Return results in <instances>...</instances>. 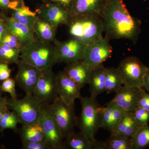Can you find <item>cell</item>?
<instances>
[{"label": "cell", "mask_w": 149, "mask_h": 149, "mask_svg": "<svg viewBox=\"0 0 149 149\" xmlns=\"http://www.w3.org/2000/svg\"><path fill=\"white\" fill-rule=\"evenodd\" d=\"M105 77V91L107 94L116 93L123 85L117 68H106Z\"/></svg>", "instance_id": "obj_26"}, {"label": "cell", "mask_w": 149, "mask_h": 149, "mask_svg": "<svg viewBox=\"0 0 149 149\" xmlns=\"http://www.w3.org/2000/svg\"><path fill=\"white\" fill-rule=\"evenodd\" d=\"M147 68L139 58L131 56L123 59L117 68L123 85L143 88Z\"/></svg>", "instance_id": "obj_7"}, {"label": "cell", "mask_w": 149, "mask_h": 149, "mask_svg": "<svg viewBox=\"0 0 149 149\" xmlns=\"http://www.w3.org/2000/svg\"><path fill=\"white\" fill-rule=\"evenodd\" d=\"M11 1H16L19 2L20 3H22L24 1V0H10Z\"/></svg>", "instance_id": "obj_43"}, {"label": "cell", "mask_w": 149, "mask_h": 149, "mask_svg": "<svg viewBox=\"0 0 149 149\" xmlns=\"http://www.w3.org/2000/svg\"><path fill=\"white\" fill-rule=\"evenodd\" d=\"M45 2H50L56 4L70 13L74 0H45Z\"/></svg>", "instance_id": "obj_36"}, {"label": "cell", "mask_w": 149, "mask_h": 149, "mask_svg": "<svg viewBox=\"0 0 149 149\" xmlns=\"http://www.w3.org/2000/svg\"><path fill=\"white\" fill-rule=\"evenodd\" d=\"M7 97H3L0 101V120L5 113L8 110V106L7 102Z\"/></svg>", "instance_id": "obj_39"}, {"label": "cell", "mask_w": 149, "mask_h": 149, "mask_svg": "<svg viewBox=\"0 0 149 149\" xmlns=\"http://www.w3.org/2000/svg\"><path fill=\"white\" fill-rule=\"evenodd\" d=\"M39 122L42 128L45 143L49 149H64V137L46 105L42 104Z\"/></svg>", "instance_id": "obj_8"}, {"label": "cell", "mask_w": 149, "mask_h": 149, "mask_svg": "<svg viewBox=\"0 0 149 149\" xmlns=\"http://www.w3.org/2000/svg\"><path fill=\"white\" fill-rule=\"evenodd\" d=\"M19 58L41 71L58 63L57 49L50 42L35 40L21 48Z\"/></svg>", "instance_id": "obj_2"}, {"label": "cell", "mask_w": 149, "mask_h": 149, "mask_svg": "<svg viewBox=\"0 0 149 149\" xmlns=\"http://www.w3.org/2000/svg\"><path fill=\"white\" fill-rule=\"evenodd\" d=\"M37 16L57 28L61 24H68L70 17L68 11L56 4L45 2L36 11Z\"/></svg>", "instance_id": "obj_14"}, {"label": "cell", "mask_w": 149, "mask_h": 149, "mask_svg": "<svg viewBox=\"0 0 149 149\" xmlns=\"http://www.w3.org/2000/svg\"><path fill=\"white\" fill-rule=\"evenodd\" d=\"M109 40L105 36L98 42L87 45L82 61L83 63L93 68L103 64L104 62L111 57L113 49Z\"/></svg>", "instance_id": "obj_10"}, {"label": "cell", "mask_w": 149, "mask_h": 149, "mask_svg": "<svg viewBox=\"0 0 149 149\" xmlns=\"http://www.w3.org/2000/svg\"><path fill=\"white\" fill-rule=\"evenodd\" d=\"M105 1L106 2H107L109 1L110 0H105Z\"/></svg>", "instance_id": "obj_44"}, {"label": "cell", "mask_w": 149, "mask_h": 149, "mask_svg": "<svg viewBox=\"0 0 149 149\" xmlns=\"http://www.w3.org/2000/svg\"><path fill=\"white\" fill-rule=\"evenodd\" d=\"M6 21L8 32L16 36L22 45L36 40L35 32L27 25L15 21L11 17L6 16Z\"/></svg>", "instance_id": "obj_20"}, {"label": "cell", "mask_w": 149, "mask_h": 149, "mask_svg": "<svg viewBox=\"0 0 149 149\" xmlns=\"http://www.w3.org/2000/svg\"><path fill=\"white\" fill-rule=\"evenodd\" d=\"M20 52V49H13L0 44V61L8 64H16L19 60Z\"/></svg>", "instance_id": "obj_30"}, {"label": "cell", "mask_w": 149, "mask_h": 149, "mask_svg": "<svg viewBox=\"0 0 149 149\" xmlns=\"http://www.w3.org/2000/svg\"><path fill=\"white\" fill-rule=\"evenodd\" d=\"M93 69L82 61H78L67 63L63 71L81 89L89 83Z\"/></svg>", "instance_id": "obj_18"}, {"label": "cell", "mask_w": 149, "mask_h": 149, "mask_svg": "<svg viewBox=\"0 0 149 149\" xmlns=\"http://www.w3.org/2000/svg\"><path fill=\"white\" fill-rule=\"evenodd\" d=\"M3 93V92L1 89V84H0V101H1V100L2 99H3V97H2V95Z\"/></svg>", "instance_id": "obj_42"}, {"label": "cell", "mask_w": 149, "mask_h": 149, "mask_svg": "<svg viewBox=\"0 0 149 149\" xmlns=\"http://www.w3.org/2000/svg\"><path fill=\"white\" fill-rule=\"evenodd\" d=\"M16 64L18 68L14 78L16 84L26 94H32L42 71L21 59Z\"/></svg>", "instance_id": "obj_13"}, {"label": "cell", "mask_w": 149, "mask_h": 149, "mask_svg": "<svg viewBox=\"0 0 149 149\" xmlns=\"http://www.w3.org/2000/svg\"><path fill=\"white\" fill-rule=\"evenodd\" d=\"M67 25L70 35L86 45H93L103 38V21L100 17L85 15L71 17Z\"/></svg>", "instance_id": "obj_3"}, {"label": "cell", "mask_w": 149, "mask_h": 149, "mask_svg": "<svg viewBox=\"0 0 149 149\" xmlns=\"http://www.w3.org/2000/svg\"><path fill=\"white\" fill-rule=\"evenodd\" d=\"M106 3L105 0H74L70 17L95 15L102 18Z\"/></svg>", "instance_id": "obj_16"}, {"label": "cell", "mask_w": 149, "mask_h": 149, "mask_svg": "<svg viewBox=\"0 0 149 149\" xmlns=\"http://www.w3.org/2000/svg\"><path fill=\"white\" fill-rule=\"evenodd\" d=\"M126 112L108 102L101 110V128L106 129L111 133L113 132Z\"/></svg>", "instance_id": "obj_19"}, {"label": "cell", "mask_w": 149, "mask_h": 149, "mask_svg": "<svg viewBox=\"0 0 149 149\" xmlns=\"http://www.w3.org/2000/svg\"><path fill=\"white\" fill-rule=\"evenodd\" d=\"M4 11L2 10L0 15V43L3 37L8 31L6 23V15L4 14Z\"/></svg>", "instance_id": "obj_38"}, {"label": "cell", "mask_w": 149, "mask_h": 149, "mask_svg": "<svg viewBox=\"0 0 149 149\" xmlns=\"http://www.w3.org/2000/svg\"><path fill=\"white\" fill-rule=\"evenodd\" d=\"M102 19L105 36L110 40L125 39L137 42L141 22L131 16L123 0H110L106 3Z\"/></svg>", "instance_id": "obj_1"}, {"label": "cell", "mask_w": 149, "mask_h": 149, "mask_svg": "<svg viewBox=\"0 0 149 149\" xmlns=\"http://www.w3.org/2000/svg\"><path fill=\"white\" fill-rule=\"evenodd\" d=\"M133 116L141 126L148 125L149 121V111L138 107L133 112Z\"/></svg>", "instance_id": "obj_33"}, {"label": "cell", "mask_w": 149, "mask_h": 149, "mask_svg": "<svg viewBox=\"0 0 149 149\" xmlns=\"http://www.w3.org/2000/svg\"><path fill=\"white\" fill-rule=\"evenodd\" d=\"M46 105L59 126L64 139L74 131L78 118L75 115V104H67L58 96L52 102Z\"/></svg>", "instance_id": "obj_6"}, {"label": "cell", "mask_w": 149, "mask_h": 149, "mask_svg": "<svg viewBox=\"0 0 149 149\" xmlns=\"http://www.w3.org/2000/svg\"><path fill=\"white\" fill-rule=\"evenodd\" d=\"M10 0H0V10L5 12L9 10Z\"/></svg>", "instance_id": "obj_40"}, {"label": "cell", "mask_w": 149, "mask_h": 149, "mask_svg": "<svg viewBox=\"0 0 149 149\" xmlns=\"http://www.w3.org/2000/svg\"><path fill=\"white\" fill-rule=\"evenodd\" d=\"M105 71L106 68L103 64L92 69L88 83L91 97L96 98L105 91Z\"/></svg>", "instance_id": "obj_21"}, {"label": "cell", "mask_w": 149, "mask_h": 149, "mask_svg": "<svg viewBox=\"0 0 149 149\" xmlns=\"http://www.w3.org/2000/svg\"><path fill=\"white\" fill-rule=\"evenodd\" d=\"M141 127L133 113L126 112L111 135L131 138Z\"/></svg>", "instance_id": "obj_22"}, {"label": "cell", "mask_w": 149, "mask_h": 149, "mask_svg": "<svg viewBox=\"0 0 149 149\" xmlns=\"http://www.w3.org/2000/svg\"><path fill=\"white\" fill-rule=\"evenodd\" d=\"M143 88L123 85L116 92L109 102L126 112L133 113L138 107Z\"/></svg>", "instance_id": "obj_12"}, {"label": "cell", "mask_w": 149, "mask_h": 149, "mask_svg": "<svg viewBox=\"0 0 149 149\" xmlns=\"http://www.w3.org/2000/svg\"><path fill=\"white\" fill-rule=\"evenodd\" d=\"M0 44L8 46L13 49H20L23 47L18 38L11 33L8 31L3 37Z\"/></svg>", "instance_id": "obj_32"}, {"label": "cell", "mask_w": 149, "mask_h": 149, "mask_svg": "<svg viewBox=\"0 0 149 149\" xmlns=\"http://www.w3.org/2000/svg\"><path fill=\"white\" fill-rule=\"evenodd\" d=\"M56 77L59 97L67 104H75V100L81 97V89L63 71H59Z\"/></svg>", "instance_id": "obj_15"}, {"label": "cell", "mask_w": 149, "mask_h": 149, "mask_svg": "<svg viewBox=\"0 0 149 149\" xmlns=\"http://www.w3.org/2000/svg\"><path fill=\"white\" fill-rule=\"evenodd\" d=\"M8 65L0 62V82L10 77L12 70L9 68Z\"/></svg>", "instance_id": "obj_34"}, {"label": "cell", "mask_w": 149, "mask_h": 149, "mask_svg": "<svg viewBox=\"0 0 149 149\" xmlns=\"http://www.w3.org/2000/svg\"><path fill=\"white\" fill-rule=\"evenodd\" d=\"M80 99L82 111L77 126L90 140L95 141V135L101 125L102 107L96 98L81 96Z\"/></svg>", "instance_id": "obj_4"}, {"label": "cell", "mask_w": 149, "mask_h": 149, "mask_svg": "<svg viewBox=\"0 0 149 149\" xmlns=\"http://www.w3.org/2000/svg\"><path fill=\"white\" fill-rule=\"evenodd\" d=\"M8 107L16 113L19 123L27 125L39 122L42 104L32 94H26L23 98L7 99Z\"/></svg>", "instance_id": "obj_5"}, {"label": "cell", "mask_w": 149, "mask_h": 149, "mask_svg": "<svg viewBox=\"0 0 149 149\" xmlns=\"http://www.w3.org/2000/svg\"><path fill=\"white\" fill-rule=\"evenodd\" d=\"M0 62H1V61H0Z\"/></svg>", "instance_id": "obj_46"}, {"label": "cell", "mask_w": 149, "mask_h": 149, "mask_svg": "<svg viewBox=\"0 0 149 149\" xmlns=\"http://www.w3.org/2000/svg\"><path fill=\"white\" fill-rule=\"evenodd\" d=\"M11 17L15 21L25 24L34 31V25L38 17L36 12H33L27 6L24 2L15 9L10 10Z\"/></svg>", "instance_id": "obj_24"}, {"label": "cell", "mask_w": 149, "mask_h": 149, "mask_svg": "<svg viewBox=\"0 0 149 149\" xmlns=\"http://www.w3.org/2000/svg\"><path fill=\"white\" fill-rule=\"evenodd\" d=\"M22 143L44 142L45 143L42 128L40 122L32 124L22 125L18 129Z\"/></svg>", "instance_id": "obj_23"}, {"label": "cell", "mask_w": 149, "mask_h": 149, "mask_svg": "<svg viewBox=\"0 0 149 149\" xmlns=\"http://www.w3.org/2000/svg\"><path fill=\"white\" fill-rule=\"evenodd\" d=\"M132 143L131 138L111 135L104 142L105 149H132Z\"/></svg>", "instance_id": "obj_28"}, {"label": "cell", "mask_w": 149, "mask_h": 149, "mask_svg": "<svg viewBox=\"0 0 149 149\" xmlns=\"http://www.w3.org/2000/svg\"><path fill=\"white\" fill-rule=\"evenodd\" d=\"M138 107L149 111V93H146L144 90L142 92L138 104Z\"/></svg>", "instance_id": "obj_37"}, {"label": "cell", "mask_w": 149, "mask_h": 149, "mask_svg": "<svg viewBox=\"0 0 149 149\" xmlns=\"http://www.w3.org/2000/svg\"><path fill=\"white\" fill-rule=\"evenodd\" d=\"M143 88L146 89L149 93V68H147L144 77Z\"/></svg>", "instance_id": "obj_41"}, {"label": "cell", "mask_w": 149, "mask_h": 149, "mask_svg": "<svg viewBox=\"0 0 149 149\" xmlns=\"http://www.w3.org/2000/svg\"><path fill=\"white\" fill-rule=\"evenodd\" d=\"M22 149H49L45 142H34L22 144Z\"/></svg>", "instance_id": "obj_35"}, {"label": "cell", "mask_w": 149, "mask_h": 149, "mask_svg": "<svg viewBox=\"0 0 149 149\" xmlns=\"http://www.w3.org/2000/svg\"><path fill=\"white\" fill-rule=\"evenodd\" d=\"M56 28L48 22L37 17L34 25V32L39 40L53 43L56 40Z\"/></svg>", "instance_id": "obj_25"}, {"label": "cell", "mask_w": 149, "mask_h": 149, "mask_svg": "<svg viewBox=\"0 0 149 149\" xmlns=\"http://www.w3.org/2000/svg\"><path fill=\"white\" fill-rule=\"evenodd\" d=\"M32 94L45 105L51 104L58 97L56 74L52 68L42 71Z\"/></svg>", "instance_id": "obj_9"}, {"label": "cell", "mask_w": 149, "mask_h": 149, "mask_svg": "<svg viewBox=\"0 0 149 149\" xmlns=\"http://www.w3.org/2000/svg\"><path fill=\"white\" fill-rule=\"evenodd\" d=\"M2 12V10H0V15H1V13Z\"/></svg>", "instance_id": "obj_45"}, {"label": "cell", "mask_w": 149, "mask_h": 149, "mask_svg": "<svg viewBox=\"0 0 149 149\" xmlns=\"http://www.w3.org/2000/svg\"><path fill=\"white\" fill-rule=\"evenodd\" d=\"M19 123L18 116L13 111L8 110L0 120V133L2 135L7 129H11L15 133H18L17 124Z\"/></svg>", "instance_id": "obj_29"}, {"label": "cell", "mask_w": 149, "mask_h": 149, "mask_svg": "<svg viewBox=\"0 0 149 149\" xmlns=\"http://www.w3.org/2000/svg\"><path fill=\"white\" fill-rule=\"evenodd\" d=\"M132 139V149H143L149 146V126H141Z\"/></svg>", "instance_id": "obj_27"}, {"label": "cell", "mask_w": 149, "mask_h": 149, "mask_svg": "<svg viewBox=\"0 0 149 149\" xmlns=\"http://www.w3.org/2000/svg\"><path fill=\"white\" fill-rule=\"evenodd\" d=\"M64 149H105L104 142L92 141L81 132L73 131L65 138Z\"/></svg>", "instance_id": "obj_17"}, {"label": "cell", "mask_w": 149, "mask_h": 149, "mask_svg": "<svg viewBox=\"0 0 149 149\" xmlns=\"http://www.w3.org/2000/svg\"><path fill=\"white\" fill-rule=\"evenodd\" d=\"M16 84V82L15 79L9 77L2 81L1 84V89L3 92L9 94L11 98L15 100L17 99L15 90Z\"/></svg>", "instance_id": "obj_31"}, {"label": "cell", "mask_w": 149, "mask_h": 149, "mask_svg": "<svg viewBox=\"0 0 149 149\" xmlns=\"http://www.w3.org/2000/svg\"><path fill=\"white\" fill-rule=\"evenodd\" d=\"M53 43L57 49L58 63L67 64L83 60L87 45L80 40L72 38L62 42L56 39Z\"/></svg>", "instance_id": "obj_11"}]
</instances>
